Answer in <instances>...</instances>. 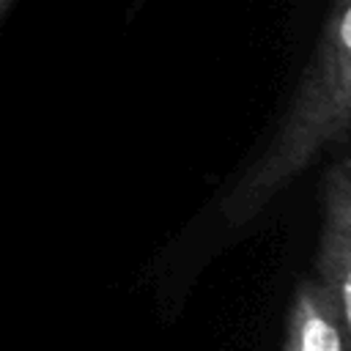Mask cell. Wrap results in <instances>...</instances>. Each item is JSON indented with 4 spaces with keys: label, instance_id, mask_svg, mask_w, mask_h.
<instances>
[{
    "label": "cell",
    "instance_id": "cell-3",
    "mask_svg": "<svg viewBox=\"0 0 351 351\" xmlns=\"http://www.w3.org/2000/svg\"><path fill=\"white\" fill-rule=\"evenodd\" d=\"M348 332L340 326L332 304L315 280H302L285 318L282 351H346Z\"/></svg>",
    "mask_w": 351,
    "mask_h": 351
},
{
    "label": "cell",
    "instance_id": "cell-4",
    "mask_svg": "<svg viewBox=\"0 0 351 351\" xmlns=\"http://www.w3.org/2000/svg\"><path fill=\"white\" fill-rule=\"evenodd\" d=\"M11 5H14V0H0V16H3V14H5Z\"/></svg>",
    "mask_w": 351,
    "mask_h": 351
},
{
    "label": "cell",
    "instance_id": "cell-1",
    "mask_svg": "<svg viewBox=\"0 0 351 351\" xmlns=\"http://www.w3.org/2000/svg\"><path fill=\"white\" fill-rule=\"evenodd\" d=\"M351 0H332L315 49L269 145L230 186L222 214L230 228L255 219L324 148L348 143Z\"/></svg>",
    "mask_w": 351,
    "mask_h": 351
},
{
    "label": "cell",
    "instance_id": "cell-2",
    "mask_svg": "<svg viewBox=\"0 0 351 351\" xmlns=\"http://www.w3.org/2000/svg\"><path fill=\"white\" fill-rule=\"evenodd\" d=\"M315 285L351 335V162L340 154L324 178Z\"/></svg>",
    "mask_w": 351,
    "mask_h": 351
}]
</instances>
